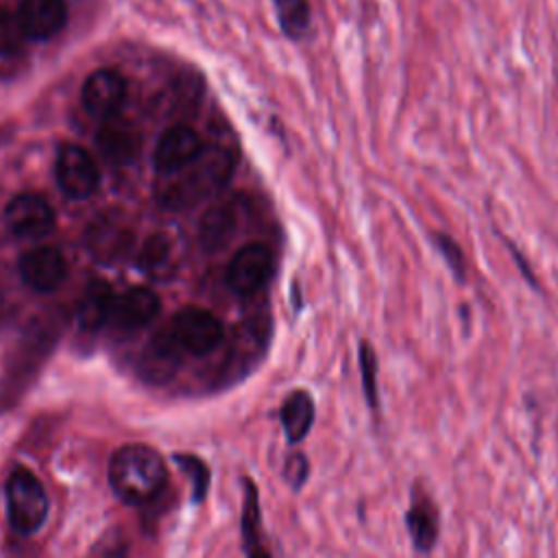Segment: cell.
<instances>
[{
	"label": "cell",
	"instance_id": "cell-1",
	"mask_svg": "<svg viewBox=\"0 0 558 558\" xmlns=\"http://www.w3.org/2000/svg\"><path fill=\"white\" fill-rule=\"evenodd\" d=\"M59 336L61 318L57 314H46L31 320V325L22 331L17 342L11 347L0 375V412L9 410L24 397L39 368L52 353Z\"/></svg>",
	"mask_w": 558,
	"mask_h": 558
},
{
	"label": "cell",
	"instance_id": "cell-2",
	"mask_svg": "<svg viewBox=\"0 0 558 558\" xmlns=\"http://www.w3.org/2000/svg\"><path fill=\"white\" fill-rule=\"evenodd\" d=\"M168 480L161 453L148 445L131 442L113 451L109 460V484L113 493L129 504L155 499Z\"/></svg>",
	"mask_w": 558,
	"mask_h": 558
},
{
	"label": "cell",
	"instance_id": "cell-3",
	"mask_svg": "<svg viewBox=\"0 0 558 558\" xmlns=\"http://www.w3.org/2000/svg\"><path fill=\"white\" fill-rule=\"evenodd\" d=\"M233 153L227 148H205L203 155L170 174V181L161 187V203L170 209H185L218 192L233 172Z\"/></svg>",
	"mask_w": 558,
	"mask_h": 558
},
{
	"label": "cell",
	"instance_id": "cell-4",
	"mask_svg": "<svg viewBox=\"0 0 558 558\" xmlns=\"http://www.w3.org/2000/svg\"><path fill=\"white\" fill-rule=\"evenodd\" d=\"M9 523L20 534L37 532L48 517V497L41 482L24 466L13 469L4 488Z\"/></svg>",
	"mask_w": 558,
	"mask_h": 558
},
{
	"label": "cell",
	"instance_id": "cell-5",
	"mask_svg": "<svg viewBox=\"0 0 558 558\" xmlns=\"http://www.w3.org/2000/svg\"><path fill=\"white\" fill-rule=\"evenodd\" d=\"M168 329L181 351L190 355H207L225 338V327L220 318L209 310L194 305L179 310Z\"/></svg>",
	"mask_w": 558,
	"mask_h": 558
},
{
	"label": "cell",
	"instance_id": "cell-6",
	"mask_svg": "<svg viewBox=\"0 0 558 558\" xmlns=\"http://www.w3.org/2000/svg\"><path fill=\"white\" fill-rule=\"evenodd\" d=\"M403 523L412 549L421 556L432 554L440 541V508L434 495L418 480L410 488V501L403 514Z\"/></svg>",
	"mask_w": 558,
	"mask_h": 558
},
{
	"label": "cell",
	"instance_id": "cell-7",
	"mask_svg": "<svg viewBox=\"0 0 558 558\" xmlns=\"http://www.w3.org/2000/svg\"><path fill=\"white\" fill-rule=\"evenodd\" d=\"M272 275V253L262 242H248L240 246L227 266V286L240 294H255Z\"/></svg>",
	"mask_w": 558,
	"mask_h": 558
},
{
	"label": "cell",
	"instance_id": "cell-8",
	"mask_svg": "<svg viewBox=\"0 0 558 558\" xmlns=\"http://www.w3.org/2000/svg\"><path fill=\"white\" fill-rule=\"evenodd\" d=\"M54 177L61 192L70 198H87L94 194L100 179L92 155L76 144H63L57 150Z\"/></svg>",
	"mask_w": 558,
	"mask_h": 558
},
{
	"label": "cell",
	"instance_id": "cell-9",
	"mask_svg": "<svg viewBox=\"0 0 558 558\" xmlns=\"http://www.w3.org/2000/svg\"><path fill=\"white\" fill-rule=\"evenodd\" d=\"M203 150L205 142L198 135V131H194L187 124H174L161 133L155 146L153 161L157 172L170 177L190 166L192 161H196L203 155Z\"/></svg>",
	"mask_w": 558,
	"mask_h": 558
},
{
	"label": "cell",
	"instance_id": "cell-10",
	"mask_svg": "<svg viewBox=\"0 0 558 558\" xmlns=\"http://www.w3.org/2000/svg\"><path fill=\"white\" fill-rule=\"evenodd\" d=\"M4 222L13 235L37 240L52 229L54 211L41 194L22 192L7 203Z\"/></svg>",
	"mask_w": 558,
	"mask_h": 558
},
{
	"label": "cell",
	"instance_id": "cell-11",
	"mask_svg": "<svg viewBox=\"0 0 558 558\" xmlns=\"http://www.w3.org/2000/svg\"><path fill=\"white\" fill-rule=\"evenodd\" d=\"M242 508H240V541L244 558H275L262 517V499L257 482L242 475Z\"/></svg>",
	"mask_w": 558,
	"mask_h": 558
},
{
	"label": "cell",
	"instance_id": "cell-12",
	"mask_svg": "<svg viewBox=\"0 0 558 558\" xmlns=\"http://www.w3.org/2000/svg\"><path fill=\"white\" fill-rule=\"evenodd\" d=\"M22 281L35 292H52L68 275L65 257L54 246H35L26 251L17 262Z\"/></svg>",
	"mask_w": 558,
	"mask_h": 558
},
{
	"label": "cell",
	"instance_id": "cell-13",
	"mask_svg": "<svg viewBox=\"0 0 558 558\" xmlns=\"http://www.w3.org/2000/svg\"><path fill=\"white\" fill-rule=\"evenodd\" d=\"M133 242V233L120 216L100 214L85 229V246L89 253L105 264L120 259Z\"/></svg>",
	"mask_w": 558,
	"mask_h": 558
},
{
	"label": "cell",
	"instance_id": "cell-14",
	"mask_svg": "<svg viewBox=\"0 0 558 558\" xmlns=\"http://www.w3.org/2000/svg\"><path fill=\"white\" fill-rule=\"evenodd\" d=\"M279 425L290 449L307 440L316 423V399L307 388L290 390L279 405Z\"/></svg>",
	"mask_w": 558,
	"mask_h": 558
},
{
	"label": "cell",
	"instance_id": "cell-15",
	"mask_svg": "<svg viewBox=\"0 0 558 558\" xmlns=\"http://www.w3.org/2000/svg\"><path fill=\"white\" fill-rule=\"evenodd\" d=\"M181 355H183L181 347L177 344L170 329L166 327L157 331L142 349L137 371L142 379L148 384H166L181 366Z\"/></svg>",
	"mask_w": 558,
	"mask_h": 558
},
{
	"label": "cell",
	"instance_id": "cell-16",
	"mask_svg": "<svg viewBox=\"0 0 558 558\" xmlns=\"http://www.w3.org/2000/svg\"><path fill=\"white\" fill-rule=\"evenodd\" d=\"M126 94V85L120 72L111 70V68H102L92 72L81 89V98H83V107L96 116V118H111Z\"/></svg>",
	"mask_w": 558,
	"mask_h": 558
},
{
	"label": "cell",
	"instance_id": "cell-17",
	"mask_svg": "<svg viewBox=\"0 0 558 558\" xmlns=\"http://www.w3.org/2000/svg\"><path fill=\"white\" fill-rule=\"evenodd\" d=\"M159 312V296L150 288H129L122 296L113 301L111 323L116 329L131 333L146 327Z\"/></svg>",
	"mask_w": 558,
	"mask_h": 558
},
{
	"label": "cell",
	"instance_id": "cell-18",
	"mask_svg": "<svg viewBox=\"0 0 558 558\" xmlns=\"http://www.w3.org/2000/svg\"><path fill=\"white\" fill-rule=\"evenodd\" d=\"M15 13L26 39H48L65 26L68 4L65 0H22Z\"/></svg>",
	"mask_w": 558,
	"mask_h": 558
},
{
	"label": "cell",
	"instance_id": "cell-19",
	"mask_svg": "<svg viewBox=\"0 0 558 558\" xmlns=\"http://www.w3.org/2000/svg\"><path fill=\"white\" fill-rule=\"evenodd\" d=\"M238 205L235 198L222 201L211 205L198 222V242L203 246V251L207 253H216L220 251L235 233L238 229Z\"/></svg>",
	"mask_w": 558,
	"mask_h": 558
},
{
	"label": "cell",
	"instance_id": "cell-20",
	"mask_svg": "<svg viewBox=\"0 0 558 558\" xmlns=\"http://www.w3.org/2000/svg\"><path fill=\"white\" fill-rule=\"evenodd\" d=\"M113 301H116V296L107 281H102V279L89 281L78 299V305H76L78 327L83 331L100 329L111 318Z\"/></svg>",
	"mask_w": 558,
	"mask_h": 558
},
{
	"label": "cell",
	"instance_id": "cell-21",
	"mask_svg": "<svg viewBox=\"0 0 558 558\" xmlns=\"http://www.w3.org/2000/svg\"><path fill=\"white\" fill-rule=\"evenodd\" d=\"M357 366H360V381L362 395L368 412L373 416H381V392H379V357L375 347L368 340H360L357 344Z\"/></svg>",
	"mask_w": 558,
	"mask_h": 558
},
{
	"label": "cell",
	"instance_id": "cell-22",
	"mask_svg": "<svg viewBox=\"0 0 558 558\" xmlns=\"http://www.w3.org/2000/svg\"><path fill=\"white\" fill-rule=\"evenodd\" d=\"M272 7L281 33L292 41H301L312 26L310 0H272Z\"/></svg>",
	"mask_w": 558,
	"mask_h": 558
},
{
	"label": "cell",
	"instance_id": "cell-23",
	"mask_svg": "<svg viewBox=\"0 0 558 558\" xmlns=\"http://www.w3.org/2000/svg\"><path fill=\"white\" fill-rule=\"evenodd\" d=\"M98 146L102 157L120 163L133 157V153L137 150V140L133 131L120 124H109V126H102V131L98 133Z\"/></svg>",
	"mask_w": 558,
	"mask_h": 558
},
{
	"label": "cell",
	"instance_id": "cell-24",
	"mask_svg": "<svg viewBox=\"0 0 558 558\" xmlns=\"http://www.w3.org/2000/svg\"><path fill=\"white\" fill-rule=\"evenodd\" d=\"M174 462L179 464V469L190 477L192 484V501L201 504L205 501L207 493H209V484H211V471L207 466V462L194 453H177Z\"/></svg>",
	"mask_w": 558,
	"mask_h": 558
},
{
	"label": "cell",
	"instance_id": "cell-25",
	"mask_svg": "<svg viewBox=\"0 0 558 558\" xmlns=\"http://www.w3.org/2000/svg\"><path fill=\"white\" fill-rule=\"evenodd\" d=\"M26 41L24 28L17 20V13L0 7V54H15Z\"/></svg>",
	"mask_w": 558,
	"mask_h": 558
},
{
	"label": "cell",
	"instance_id": "cell-26",
	"mask_svg": "<svg viewBox=\"0 0 558 558\" xmlns=\"http://www.w3.org/2000/svg\"><path fill=\"white\" fill-rule=\"evenodd\" d=\"M434 244L436 248L440 251L445 264L449 266L453 279L458 283H462L466 279V262H464V253H462V246L449 235V233H442V231H436L434 233Z\"/></svg>",
	"mask_w": 558,
	"mask_h": 558
},
{
	"label": "cell",
	"instance_id": "cell-27",
	"mask_svg": "<svg viewBox=\"0 0 558 558\" xmlns=\"http://www.w3.org/2000/svg\"><path fill=\"white\" fill-rule=\"evenodd\" d=\"M310 469H312L310 466V458L301 449H292L290 453H286L281 475H283V482L288 484V488L292 493H301L303 490V486L310 480Z\"/></svg>",
	"mask_w": 558,
	"mask_h": 558
},
{
	"label": "cell",
	"instance_id": "cell-28",
	"mask_svg": "<svg viewBox=\"0 0 558 558\" xmlns=\"http://www.w3.org/2000/svg\"><path fill=\"white\" fill-rule=\"evenodd\" d=\"M126 551H129L126 536L118 527H111L105 534H100V538L92 545L85 558H126Z\"/></svg>",
	"mask_w": 558,
	"mask_h": 558
},
{
	"label": "cell",
	"instance_id": "cell-29",
	"mask_svg": "<svg viewBox=\"0 0 558 558\" xmlns=\"http://www.w3.org/2000/svg\"><path fill=\"white\" fill-rule=\"evenodd\" d=\"M168 255H170L168 242L157 235V238H153V240L148 242L146 253H144V262H146L150 268H157V266H161V264L168 259Z\"/></svg>",
	"mask_w": 558,
	"mask_h": 558
},
{
	"label": "cell",
	"instance_id": "cell-30",
	"mask_svg": "<svg viewBox=\"0 0 558 558\" xmlns=\"http://www.w3.org/2000/svg\"><path fill=\"white\" fill-rule=\"evenodd\" d=\"M510 251H512V257L517 259V264H519V268H521V275H523V277H525L534 288H538V283H536V279H534V275H530V268L525 266V262H523V257H521V251H519L517 246H512V244H510Z\"/></svg>",
	"mask_w": 558,
	"mask_h": 558
},
{
	"label": "cell",
	"instance_id": "cell-31",
	"mask_svg": "<svg viewBox=\"0 0 558 558\" xmlns=\"http://www.w3.org/2000/svg\"><path fill=\"white\" fill-rule=\"evenodd\" d=\"M4 316H7V314H4V305H2V301H0V325L4 323Z\"/></svg>",
	"mask_w": 558,
	"mask_h": 558
}]
</instances>
